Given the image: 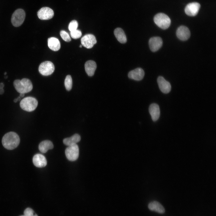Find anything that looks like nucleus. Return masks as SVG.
<instances>
[{"label":"nucleus","mask_w":216,"mask_h":216,"mask_svg":"<svg viewBox=\"0 0 216 216\" xmlns=\"http://www.w3.org/2000/svg\"><path fill=\"white\" fill-rule=\"evenodd\" d=\"M20 142L18 135L14 132H10L6 134L3 136L2 143L4 147L8 150L16 148Z\"/></svg>","instance_id":"1"},{"label":"nucleus","mask_w":216,"mask_h":216,"mask_svg":"<svg viewBox=\"0 0 216 216\" xmlns=\"http://www.w3.org/2000/svg\"><path fill=\"white\" fill-rule=\"evenodd\" d=\"M16 91L20 93L25 94L30 92L33 88V85L29 79L24 78L21 80H16L13 83Z\"/></svg>","instance_id":"2"},{"label":"nucleus","mask_w":216,"mask_h":216,"mask_svg":"<svg viewBox=\"0 0 216 216\" xmlns=\"http://www.w3.org/2000/svg\"><path fill=\"white\" fill-rule=\"evenodd\" d=\"M20 105L23 110L30 112L36 109L38 105V102L34 97H27L21 100Z\"/></svg>","instance_id":"3"},{"label":"nucleus","mask_w":216,"mask_h":216,"mask_svg":"<svg viewBox=\"0 0 216 216\" xmlns=\"http://www.w3.org/2000/svg\"><path fill=\"white\" fill-rule=\"evenodd\" d=\"M154 20L155 24L160 28L165 29L170 26L171 20L169 17L163 13H159L154 16Z\"/></svg>","instance_id":"4"},{"label":"nucleus","mask_w":216,"mask_h":216,"mask_svg":"<svg viewBox=\"0 0 216 216\" xmlns=\"http://www.w3.org/2000/svg\"><path fill=\"white\" fill-rule=\"evenodd\" d=\"M26 17V13L22 9H18L15 11L13 14L11 22L15 27H19L23 22Z\"/></svg>","instance_id":"5"},{"label":"nucleus","mask_w":216,"mask_h":216,"mask_svg":"<svg viewBox=\"0 0 216 216\" xmlns=\"http://www.w3.org/2000/svg\"><path fill=\"white\" fill-rule=\"evenodd\" d=\"M55 67L51 62L46 61L41 63L39 66L38 70L40 73L44 76H48L54 71Z\"/></svg>","instance_id":"6"},{"label":"nucleus","mask_w":216,"mask_h":216,"mask_svg":"<svg viewBox=\"0 0 216 216\" xmlns=\"http://www.w3.org/2000/svg\"><path fill=\"white\" fill-rule=\"evenodd\" d=\"M65 154L67 158L69 160H76L79 156V148L78 145L75 144L68 146L65 149Z\"/></svg>","instance_id":"7"},{"label":"nucleus","mask_w":216,"mask_h":216,"mask_svg":"<svg viewBox=\"0 0 216 216\" xmlns=\"http://www.w3.org/2000/svg\"><path fill=\"white\" fill-rule=\"evenodd\" d=\"M81 41L82 45L88 49L92 48L97 43L95 37L91 34L84 35L81 39Z\"/></svg>","instance_id":"8"},{"label":"nucleus","mask_w":216,"mask_h":216,"mask_svg":"<svg viewBox=\"0 0 216 216\" xmlns=\"http://www.w3.org/2000/svg\"><path fill=\"white\" fill-rule=\"evenodd\" d=\"M54 13L52 9L48 7H44L40 9L37 12L39 18L41 20H48L51 19L54 16Z\"/></svg>","instance_id":"9"},{"label":"nucleus","mask_w":216,"mask_h":216,"mask_svg":"<svg viewBox=\"0 0 216 216\" xmlns=\"http://www.w3.org/2000/svg\"><path fill=\"white\" fill-rule=\"evenodd\" d=\"M200 7V4L196 2L189 3L186 6L184 11L186 14L190 16H194L197 14Z\"/></svg>","instance_id":"10"},{"label":"nucleus","mask_w":216,"mask_h":216,"mask_svg":"<svg viewBox=\"0 0 216 216\" xmlns=\"http://www.w3.org/2000/svg\"><path fill=\"white\" fill-rule=\"evenodd\" d=\"M157 82L161 91L165 94L169 93L171 90L170 83L162 76H159L157 79Z\"/></svg>","instance_id":"11"},{"label":"nucleus","mask_w":216,"mask_h":216,"mask_svg":"<svg viewBox=\"0 0 216 216\" xmlns=\"http://www.w3.org/2000/svg\"><path fill=\"white\" fill-rule=\"evenodd\" d=\"M163 41L162 39L158 37L151 38L149 41V45L150 50L154 52L159 50L162 46Z\"/></svg>","instance_id":"12"},{"label":"nucleus","mask_w":216,"mask_h":216,"mask_svg":"<svg viewBox=\"0 0 216 216\" xmlns=\"http://www.w3.org/2000/svg\"><path fill=\"white\" fill-rule=\"evenodd\" d=\"M176 33L177 37L183 41L187 40L190 36V30L188 28L184 26L179 27L177 30Z\"/></svg>","instance_id":"13"},{"label":"nucleus","mask_w":216,"mask_h":216,"mask_svg":"<svg viewBox=\"0 0 216 216\" xmlns=\"http://www.w3.org/2000/svg\"><path fill=\"white\" fill-rule=\"evenodd\" d=\"M144 76V71L140 68H137L132 70L128 74V77L129 78L137 81L142 80Z\"/></svg>","instance_id":"14"},{"label":"nucleus","mask_w":216,"mask_h":216,"mask_svg":"<svg viewBox=\"0 0 216 216\" xmlns=\"http://www.w3.org/2000/svg\"><path fill=\"white\" fill-rule=\"evenodd\" d=\"M33 162L36 167L41 168L45 166L47 164V161L45 157L42 154H38L33 157Z\"/></svg>","instance_id":"15"},{"label":"nucleus","mask_w":216,"mask_h":216,"mask_svg":"<svg viewBox=\"0 0 216 216\" xmlns=\"http://www.w3.org/2000/svg\"><path fill=\"white\" fill-rule=\"evenodd\" d=\"M149 113L153 121H157L159 118L160 112L158 105L156 104H151L149 108Z\"/></svg>","instance_id":"16"},{"label":"nucleus","mask_w":216,"mask_h":216,"mask_svg":"<svg viewBox=\"0 0 216 216\" xmlns=\"http://www.w3.org/2000/svg\"><path fill=\"white\" fill-rule=\"evenodd\" d=\"M96 67V63L92 60L88 61L85 64L86 72L89 76H92L94 75Z\"/></svg>","instance_id":"17"},{"label":"nucleus","mask_w":216,"mask_h":216,"mask_svg":"<svg viewBox=\"0 0 216 216\" xmlns=\"http://www.w3.org/2000/svg\"><path fill=\"white\" fill-rule=\"evenodd\" d=\"M48 45L51 50L55 51L59 50L61 47L59 41L57 38L54 37H51L48 39Z\"/></svg>","instance_id":"18"},{"label":"nucleus","mask_w":216,"mask_h":216,"mask_svg":"<svg viewBox=\"0 0 216 216\" xmlns=\"http://www.w3.org/2000/svg\"><path fill=\"white\" fill-rule=\"evenodd\" d=\"M148 207L150 210L160 213H163L165 211L163 206L160 203L156 201L149 203Z\"/></svg>","instance_id":"19"},{"label":"nucleus","mask_w":216,"mask_h":216,"mask_svg":"<svg viewBox=\"0 0 216 216\" xmlns=\"http://www.w3.org/2000/svg\"><path fill=\"white\" fill-rule=\"evenodd\" d=\"M53 145L50 140H46L41 142L39 144V149L42 153H46L48 150L53 148Z\"/></svg>","instance_id":"20"},{"label":"nucleus","mask_w":216,"mask_h":216,"mask_svg":"<svg viewBox=\"0 0 216 216\" xmlns=\"http://www.w3.org/2000/svg\"><path fill=\"white\" fill-rule=\"evenodd\" d=\"M114 34L117 40L121 43L127 42L126 36L123 30L120 28H117L114 31Z\"/></svg>","instance_id":"21"},{"label":"nucleus","mask_w":216,"mask_h":216,"mask_svg":"<svg viewBox=\"0 0 216 216\" xmlns=\"http://www.w3.org/2000/svg\"><path fill=\"white\" fill-rule=\"evenodd\" d=\"M80 136L77 134H75L70 137L65 138L63 140V143L68 146L76 144L80 140Z\"/></svg>","instance_id":"22"},{"label":"nucleus","mask_w":216,"mask_h":216,"mask_svg":"<svg viewBox=\"0 0 216 216\" xmlns=\"http://www.w3.org/2000/svg\"><path fill=\"white\" fill-rule=\"evenodd\" d=\"M64 83L66 89L68 91L70 90L72 86V80L70 75H68L66 76Z\"/></svg>","instance_id":"23"},{"label":"nucleus","mask_w":216,"mask_h":216,"mask_svg":"<svg viewBox=\"0 0 216 216\" xmlns=\"http://www.w3.org/2000/svg\"><path fill=\"white\" fill-rule=\"evenodd\" d=\"M70 34L71 37L73 39H77L80 38L82 35L81 31L77 29L70 32Z\"/></svg>","instance_id":"24"},{"label":"nucleus","mask_w":216,"mask_h":216,"mask_svg":"<svg viewBox=\"0 0 216 216\" xmlns=\"http://www.w3.org/2000/svg\"><path fill=\"white\" fill-rule=\"evenodd\" d=\"M60 35L62 39L65 41L69 42L71 40V38L68 34L66 31L62 30L60 31Z\"/></svg>","instance_id":"25"},{"label":"nucleus","mask_w":216,"mask_h":216,"mask_svg":"<svg viewBox=\"0 0 216 216\" xmlns=\"http://www.w3.org/2000/svg\"><path fill=\"white\" fill-rule=\"evenodd\" d=\"M78 26L77 22L75 20H73L70 23L68 27V29L70 32H71L77 29Z\"/></svg>","instance_id":"26"},{"label":"nucleus","mask_w":216,"mask_h":216,"mask_svg":"<svg viewBox=\"0 0 216 216\" xmlns=\"http://www.w3.org/2000/svg\"><path fill=\"white\" fill-rule=\"evenodd\" d=\"M24 215L25 216H38L34 213L33 210L30 208L25 209L24 212Z\"/></svg>","instance_id":"27"},{"label":"nucleus","mask_w":216,"mask_h":216,"mask_svg":"<svg viewBox=\"0 0 216 216\" xmlns=\"http://www.w3.org/2000/svg\"><path fill=\"white\" fill-rule=\"evenodd\" d=\"M4 92V90L3 88H0V94H3Z\"/></svg>","instance_id":"28"},{"label":"nucleus","mask_w":216,"mask_h":216,"mask_svg":"<svg viewBox=\"0 0 216 216\" xmlns=\"http://www.w3.org/2000/svg\"><path fill=\"white\" fill-rule=\"evenodd\" d=\"M4 86L3 83L1 82L0 83V88H3Z\"/></svg>","instance_id":"29"},{"label":"nucleus","mask_w":216,"mask_h":216,"mask_svg":"<svg viewBox=\"0 0 216 216\" xmlns=\"http://www.w3.org/2000/svg\"><path fill=\"white\" fill-rule=\"evenodd\" d=\"M24 94L23 93H20V96H19L21 98H22L24 97Z\"/></svg>","instance_id":"30"},{"label":"nucleus","mask_w":216,"mask_h":216,"mask_svg":"<svg viewBox=\"0 0 216 216\" xmlns=\"http://www.w3.org/2000/svg\"><path fill=\"white\" fill-rule=\"evenodd\" d=\"M18 101V100L17 98H15L14 100V102L15 103H16Z\"/></svg>","instance_id":"31"},{"label":"nucleus","mask_w":216,"mask_h":216,"mask_svg":"<svg viewBox=\"0 0 216 216\" xmlns=\"http://www.w3.org/2000/svg\"><path fill=\"white\" fill-rule=\"evenodd\" d=\"M80 47H82V45H80Z\"/></svg>","instance_id":"32"},{"label":"nucleus","mask_w":216,"mask_h":216,"mask_svg":"<svg viewBox=\"0 0 216 216\" xmlns=\"http://www.w3.org/2000/svg\"><path fill=\"white\" fill-rule=\"evenodd\" d=\"M6 74H7L6 72H5L4 73V75H6Z\"/></svg>","instance_id":"33"},{"label":"nucleus","mask_w":216,"mask_h":216,"mask_svg":"<svg viewBox=\"0 0 216 216\" xmlns=\"http://www.w3.org/2000/svg\"><path fill=\"white\" fill-rule=\"evenodd\" d=\"M25 216L24 215H21V216Z\"/></svg>","instance_id":"34"}]
</instances>
